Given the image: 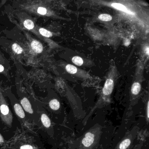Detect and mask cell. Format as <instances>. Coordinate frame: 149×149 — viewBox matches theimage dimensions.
I'll use <instances>...</instances> for the list:
<instances>
[{
  "label": "cell",
  "mask_w": 149,
  "mask_h": 149,
  "mask_svg": "<svg viewBox=\"0 0 149 149\" xmlns=\"http://www.w3.org/2000/svg\"><path fill=\"white\" fill-rule=\"evenodd\" d=\"M98 19L103 21L108 22L111 20L112 18L111 16L109 15L103 14H101L99 15Z\"/></svg>",
  "instance_id": "7c38bea8"
},
{
  "label": "cell",
  "mask_w": 149,
  "mask_h": 149,
  "mask_svg": "<svg viewBox=\"0 0 149 149\" xmlns=\"http://www.w3.org/2000/svg\"><path fill=\"white\" fill-rule=\"evenodd\" d=\"M0 109L1 113L4 115H6L9 112V109L8 106L6 104H2L0 107Z\"/></svg>",
  "instance_id": "e0dca14e"
},
{
  "label": "cell",
  "mask_w": 149,
  "mask_h": 149,
  "mask_svg": "<svg viewBox=\"0 0 149 149\" xmlns=\"http://www.w3.org/2000/svg\"><path fill=\"white\" fill-rule=\"evenodd\" d=\"M16 114L21 118H24L25 117V113L22 109L21 106L18 104H16L14 106Z\"/></svg>",
  "instance_id": "8992f818"
},
{
  "label": "cell",
  "mask_w": 149,
  "mask_h": 149,
  "mask_svg": "<svg viewBox=\"0 0 149 149\" xmlns=\"http://www.w3.org/2000/svg\"><path fill=\"white\" fill-rule=\"evenodd\" d=\"M72 62L74 64L78 66H81L83 64V60L80 56H75L72 58Z\"/></svg>",
  "instance_id": "30bf717a"
},
{
  "label": "cell",
  "mask_w": 149,
  "mask_h": 149,
  "mask_svg": "<svg viewBox=\"0 0 149 149\" xmlns=\"http://www.w3.org/2000/svg\"><path fill=\"white\" fill-rule=\"evenodd\" d=\"M147 118H149V103H148V104H147Z\"/></svg>",
  "instance_id": "44dd1931"
},
{
  "label": "cell",
  "mask_w": 149,
  "mask_h": 149,
  "mask_svg": "<svg viewBox=\"0 0 149 149\" xmlns=\"http://www.w3.org/2000/svg\"><path fill=\"white\" fill-rule=\"evenodd\" d=\"M21 104L23 108H24V109L27 112H29V113H31V114L33 113V110L32 109L31 104H30L29 101L25 97L22 100Z\"/></svg>",
  "instance_id": "277c9868"
},
{
  "label": "cell",
  "mask_w": 149,
  "mask_h": 149,
  "mask_svg": "<svg viewBox=\"0 0 149 149\" xmlns=\"http://www.w3.org/2000/svg\"><path fill=\"white\" fill-rule=\"evenodd\" d=\"M12 48L13 51L17 54H22L23 52V49L17 43H14L13 44L12 46Z\"/></svg>",
  "instance_id": "9a60e30c"
},
{
  "label": "cell",
  "mask_w": 149,
  "mask_h": 149,
  "mask_svg": "<svg viewBox=\"0 0 149 149\" xmlns=\"http://www.w3.org/2000/svg\"><path fill=\"white\" fill-rule=\"evenodd\" d=\"M24 25L26 28L28 29H32L34 27V24L31 20L27 19L25 21Z\"/></svg>",
  "instance_id": "5bb4252c"
},
{
  "label": "cell",
  "mask_w": 149,
  "mask_h": 149,
  "mask_svg": "<svg viewBox=\"0 0 149 149\" xmlns=\"http://www.w3.org/2000/svg\"><path fill=\"white\" fill-rule=\"evenodd\" d=\"M4 68L3 66L0 64V72H2L4 70Z\"/></svg>",
  "instance_id": "ffe728a7"
},
{
  "label": "cell",
  "mask_w": 149,
  "mask_h": 149,
  "mask_svg": "<svg viewBox=\"0 0 149 149\" xmlns=\"http://www.w3.org/2000/svg\"><path fill=\"white\" fill-rule=\"evenodd\" d=\"M131 141L129 139H125L119 145L120 149H126L130 144Z\"/></svg>",
  "instance_id": "4fadbf2b"
},
{
  "label": "cell",
  "mask_w": 149,
  "mask_h": 149,
  "mask_svg": "<svg viewBox=\"0 0 149 149\" xmlns=\"http://www.w3.org/2000/svg\"><path fill=\"white\" fill-rule=\"evenodd\" d=\"M20 149H33V147L29 145H26L22 146Z\"/></svg>",
  "instance_id": "d6986e66"
},
{
  "label": "cell",
  "mask_w": 149,
  "mask_h": 149,
  "mask_svg": "<svg viewBox=\"0 0 149 149\" xmlns=\"http://www.w3.org/2000/svg\"><path fill=\"white\" fill-rule=\"evenodd\" d=\"M111 6L116 9H118V10L123 11V12L127 13L129 14L134 15L132 12H130L128 9H127V8L124 6L122 5V4H119V3H112L111 4Z\"/></svg>",
  "instance_id": "5b68a950"
},
{
  "label": "cell",
  "mask_w": 149,
  "mask_h": 149,
  "mask_svg": "<svg viewBox=\"0 0 149 149\" xmlns=\"http://www.w3.org/2000/svg\"><path fill=\"white\" fill-rule=\"evenodd\" d=\"M41 120L43 125L45 127L48 128L50 126L51 122H50V119L46 114H42V115Z\"/></svg>",
  "instance_id": "ba28073f"
},
{
  "label": "cell",
  "mask_w": 149,
  "mask_h": 149,
  "mask_svg": "<svg viewBox=\"0 0 149 149\" xmlns=\"http://www.w3.org/2000/svg\"><path fill=\"white\" fill-rule=\"evenodd\" d=\"M114 88V82L111 79L106 80L103 88V93L105 95H109L112 93Z\"/></svg>",
  "instance_id": "6da1fadb"
},
{
  "label": "cell",
  "mask_w": 149,
  "mask_h": 149,
  "mask_svg": "<svg viewBox=\"0 0 149 149\" xmlns=\"http://www.w3.org/2000/svg\"><path fill=\"white\" fill-rule=\"evenodd\" d=\"M37 12L39 13V14L41 15H44L46 14L47 13V10L46 8H44L40 7L38 8Z\"/></svg>",
  "instance_id": "ac0fdd59"
},
{
  "label": "cell",
  "mask_w": 149,
  "mask_h": 149,
  "mask_svg": "<svg viewBox=\"0 0 149 149\" xmlns=\"http://www.w3.org/2000/svg\"><path fill=\"white\" fill-rule=\"evenodd\" d=\"M31 47L34 52L38 54L41 53L43 50L42 45L38 41H33L31 43Z\"/></svg>",
  "instance_id": "3957f363"
},
{
  "label": "cell",
  "mask_w": 149,
  "mask_h": 149,
  "mask_svg": "<svg viewBox=\"0 0 149 149\" xmlns=\"http://www.w3.org/2000/svg\"><path fill=\"white\" fill-rule=\"evenodd\" d=\"M95 135L91 132H87L85 134V137L82 141L83 144L86 147H89L93 144L94 141Z\"/></svg>",
  "instance_id": "7a4b0ae2"
},
{
  "label": "cell",
  "mask_w": 149,
  "mask_h": 149,
  "mask_svg": "<svg viewBox=\"0 0 149 149\" xmlns=\"http://www.w3.org/2000/svg\"><path fill=\"white\" fill-rule=\"evenodd\" d=\"M66 70L70 74H75L77 72V68L76 67L71 64H68L66 67Z\"/></svg>",
  "instance_id": "8fae6325"
},
{
  "label": "cell",
  "mask_w": 149,
  "mask_h": 149,
  "mask_svg": "<svg viewBox=\"0 0 149 149\" xmlns=\"http://www.w3.org/2000/svg\"><path fill=\"white\" fill-rule=\"evenodd\" d=\"M141 89V85L139 83H134L132 84L131 88V91L132 94L134 95H137L140 92Z\"/></svg>",
  "instance_id": "52a82bcc"
},
{
  "label": "cell",
  "mask_w": 149,
  "mask_h": 149,
  "mask_svg": "<svg viewBox=\"0 0 149 149\" xmlns=\"http://www.w3.org/2000/svg\"><path fill=\"white\" fill-rule=\"evenodd\" d=\"M49 105L51 109L54 110H57L60 107V102L56 99L51 100L49 102Z\"/></svg>",
  "instance_id": "9c48e42d"
},
{
  "label": "cell",
  "mask_w": 149,
  "mask_h": 149,
  "mask_svg": "<svg viewBox=\"0 0 149 149\" xmlns=\"http://www.w3.org/2000/svg\"><path fill=\"white\" fill-rule=\"evenodd\" d=\"M39 31H40V33L42 35L45 36V37H51L53 36V34H52V33L50 31H48L47 29H40Z\"/></svg>",
  "instance_id": "2e32d148"
}]
</instances>
